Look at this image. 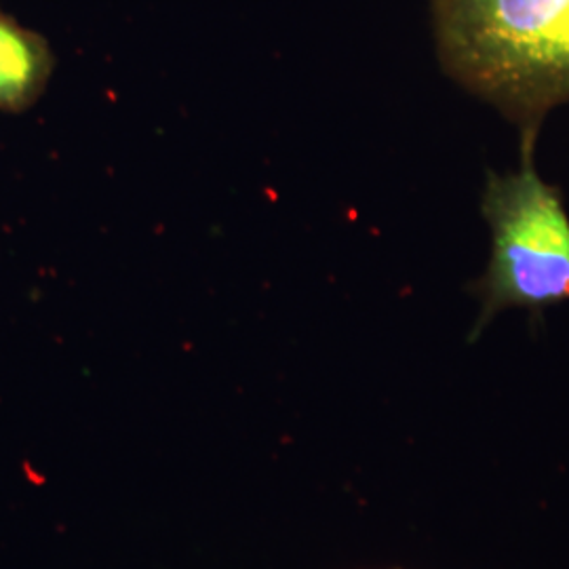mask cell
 <instances>
[{"mask_svg": "<svg viewBox=\"0 0 569 569\" xmlns=\"http://www.w3.org/2000/svg\"><path fill=\"white\" fill-rule=\"evenodd\" d=\"M56 68L49 42L0 13V110L23 112L41 100Z\"/></svg>", "mask_w": 569, "mask_h": 569, "instance_id": "3957f363", "label": "cell"}, {"mask_svg": "<svg viewBox=\"0 0 569 569\" xmlns=\"http://www.w3.org/2000/svg\"><path fill=\"white\" fill-rule=\"evenodd\" d=\"M538 133H521V164L489 171L481 213L491 232L486 272L470 283L481 302L470 340L509 308L542 312L569 300V216L563 194L536 169Z\"/></svg>", "mask_w": 569, "mask_h": 569, "instance_id": "7a4b0ae2", "label": "cell"}, {"mask_svg": "<svg viewBox=\"0 0 569 569\" xmlns=\"http://www.w3.org/2000/svg\"><path fill=\"white\" fill-rule=\"evenodd\" d=\"M430 13L449 79L521 133L569 102V0H430Z\"/></svg>", "mask_w": 569, "mask_h": 569, "instance_id": "6da1fadb", "label": "cell"}]
</instances>
